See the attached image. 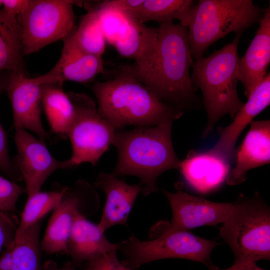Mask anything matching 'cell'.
Instances as JSON below:
<instances>
[{
    "instance_id": "obj_9",
    "label": "cell",
    "mask_w": 270,
    "mask_h": 270,
    "mask_svg": "<svg viewBox=\"0 0 270 270\" xmlns=\"http://www.w3.org/2000/svg\"><path fill=\"white\" fill-rule=\"evenodd\" d=\"M74 110V116L68 134L72 146L68 168L82 163L95 166L110 146L116 130L98 112L94 100L84 93H68Z\"/></svg>"
},
{
    "instance_id": "obj_18",
    "label": "cell",
    "mask_w": 270,
    "mask_h": 270,
    "mask_svg": "<svg viewBox=\"0 0 270 270\" xmlns=\"http://www.w3.org/2000/svg\"><path fill=\"white\" fill-rule=\"evenodd\" d=\"M260 26L246 53L240 58L238 79L247 98L266 74L270 62V6L266 9Z\"/></svg>"
},
{
    "instance_id": "obj_19",
    "label": "cell",
    "mask_w": 270,
    "mask_h": 270,
    "mask_svg": "<svg viewBox=\"0 0 270 270\" xmlns=\"http://www.w3.org/2000/svg\"><path fill=\"white\" fill-rule=\"evenodd\" d=\"M188 184L195 190L206 192L218 187L226 180L230 162L209 153L190 151L178 169Z\"/></svg>"
},
{
    "instance_id": "obj_1",
    "label": "cell",
    "mask_w": 270,
    "mask_h": 270,
    "mask_svg": "<svg viewBox=\"0 0 270 270\" xmlns=\"http://www.w3.org/2000/svg\"><path fill=\"white\" fill-rule=\"evenodd\" d=\"M157 45L152 56L140 66H118L147 87L159 99L182 111L199 106L190 74L192 56L188 27L173 21L156 28Z\"/></svg>"
},
{
    "instance_id": "obj_37",
    "label": "cell",
    "mask_w": 270,
    "mask_h": 270,
    "mask_svg": "<svg viewBox=\"0 0 270 270\" xmlns=\"http://www.w3.org/2000/svg\"><path fill=\"white\" fill-rule=\"evenodd\" d=\"M2 6V0H0V7Z\"/></svg>"
},
{
    "instance_id": "obj_16",
    "label": "cell",
    "mask_w": 270,
    "mask_h": 270,
    "mask_svg": "<svg viewBox=\"0 0 270 270\" xmlns=\"http://www.w3.org/2000/svg\"><path fill=\"white\" fill-rule=\"evenodd\" d=\"M106 194V200L98 226L102 232L114 226H127L128 218L134 202L142 190L141 184H130L112 173L102 172L93 186Z\"/></svg>"
},
{
    "instance_id": "obj_13",
    "label": "cell",
    "mask_w": 270,
    "mask_h": 270,
    "mask_svg": "<svg viewBox=\"0 0 270 270\" xmlns=\"http://www.w3.org/2000/svg\"><path fill=\"white\" fill-rule=\"evenodd\" d=\"M43 84L28 77L26 72H12L6 91L12 105L14 128L30 130L45 142L49 134L41 120Z\"/></svg>"
},
{
    "instance_id": "obj_8",
    "label": "cell",
    "mask_w": 270,
    "mask_h": 270,
    "mask_svg": "<svg viewBox=\"0 0 270 270\" xmlns=\"http://www.w3.org/2000/svg\"><path fill=\"white\" fill-rule=\"evenodd\" d=\"M80 3L70 0H30L17 18L23 55L38 52L68 36L76 27L74 6Z\"/></svg>"
},
{
    "instance_id": "obj_28",
    "label": "cell",
    "mask_w": 270,
    "mask_h": 270,
    "mask_svg": "<svg viewBox=\"0 0 270 270\" xmlns=\"http://www.w3.org/2000/svg\"><path fill=\"white\" fill-rule=\"evenodd\" d=\"M96 10L106 42L114 46L128 28L132 16L126 12L99 4Z\"/></svg>"
},
{
    "instance_id": "obj_33",
    "label": "cell",
    "mask_w": 270,
    "mask_h": 270,
    "mask_svg": "<svg viewBox=\"0 0 270 270\" xmlns=\"http://www.w3.org/2000/svg\"><path fill=\"white\" fill-rule=\"evenodd\" d=\"M144 0H104L99 6L130 12L141 4Z\"/></svg>"
},
{
    "instance_id": "obj_22",
    "label": "cell",
    "mask_w": 270,
    "mask_h": 270,
    "mask_svg": "<svg viewBox=\"0 0 270 270\" xmlns=\"http://www.w3.org/2000/svg\"><path fill=\"white\" fill-rule=\"evenodd\" d=\"M156 45V28L147 26L132 16L128 28L114 46L120 56L133 60L132 64L140 66L152 56Z\"/></svg>"
},
{
    "instance_id": "obj_20",
    "label": "cell",
    "mask_w": 270,
    "mask_h": 270,
    "mask_svg": "<svg viewBox=\"0 0 270 270\" xmlns=\"http://www.w3.org/2000/svg\"><path fill=\"white\" fill-rule=\"evenodd\" d=\"M114 250L118 244L110 242L98 225L78 214L73 223L66 254L69 255L76 266Z\"/></svg>"
},
{
    "instance_id": "obj_31",
    "label": "cell",
    "mask_w": 270,
    "mask_h": 270,
    "mask_svg": "<svg viewBox=\"0 0 270 270\" xmlns=\"http://www.w3.org/2000/svg\"><path fill=\"white\" fill-rule=\"evenodd\" d=\"M18 223L10 212L0 210V255L14 241Z\"/></svg>"
},
{
    "instance_id": "obj_25",
    "label": "cell",
    "mask_w": 270,
    "mask_h": 270,
    "mask_svg": "<svg viewBox=\"0 0 270 270\" xmlns=\"http://www.w3.org/2000/svg\"><path fill=\"white\" fill-rule=\"evenodd\" d=\"M195 4L192 0H144L128 14L144 24L150 20L160 23L178 20L187 27Z\"/></svg>"
},
{
    "instance_id": "obj_23",
    "label": "cell",
    "mask_w": 270,
    "mask_h": 270,
    "mask_svg": "<svg viewBox=\"0 0 270 270\" xmlns=\"http://www.w3.org/2000/svg\"><path fill=\"white\" fill-rule=\"evenodd\" d=\"M42 106L51 131L63 138L68 134L74 116V110L60 82L42 84Z\"/></svg>"
},
{
    "instance_id": "obj_2",
    "label": "cell",
    "mask_w": 270,
    "mask_h": 270,
    "mask_svg": "<svg viewBox=\"0 0 270 270\" xmlns=\"http://www.w3.org/2000/svg\"><path fill=\"white\" fill-rule=\"evenodd\" d=\"M92 90L99 114L116 130L127 126H158L179 118L184 112L159 99L131 74L120 70Z\"/></svg>"
},
{
    "instance_id": "obj_34",
    "label": "cell",
    "mask_w": 270,
    "mask_h": 270,
    "mask_svg": "<svg viewBox=\"0 0 270 270\" xmlns=\"http://www.w3.org/2000/svg\"><path fill=\"white\" fill-rule=\"evenodd\" d=\"M3 10L14 16L22 14L28 6L30 0H2Z\"/></svg>"
},
{
    "instance_id": "obj_14",
    "label": "cell",
    "mask_w": 270,
    "mask_h": 270,
    "mask_svg": "<svg viewBox=\"0 0 270 270\" xmlns=\"http://www.w3.org/2000/svg\"><path fill=\"white\" fill-rule=\"evenodd\" d=\"M64 42L61 56L56 65L48 73L34 78L38 84L63 83L66 80L88 83L104 73L102 56L82 50L75 42L72 32Z\"/></svg>"
},
{
    "instance_id": "obj_4",
    "label": "cell",
    "mask_w": 270,
    "mask_h": 270,
    "mask_svg": "<svg viewBox=\"0 0 270 270\" xmlns=\"http://www.w3.org/2000/svg\"><path fill=\"white\" fill-rule=\"evenodd\" d=\"M209 56L196 60L191 78L194 85L202 92L208 122L202 138L208 136L224 116L234 118L244 103L240 98L237 84L240 58L238 44L242 34Z\"/></svg>"
},
{
    "instance_id": "obj_17",
    "label": "cell",
    "mask_w": 270,
    "mask_h": 270,
    "mask_svg": "<svg viewBox=\"0 0 270 270\" xmlns=\"http://www.w3.org/2000/svg\"><path fill=\"white\" fill-rule=\"evenodd\" d=\"M241 145L235 152L236 164L226 178L230 186L244 182L250 170L270 161V121L252 120Z\"/></svg>"
},
{
    "instance_id": "obj_35",
    "label": "cell",
    "mask_w": 270,
    "mask_h": 270,
    "mask_svg": "<svg viewBox=\"0 0 270 270\" xmlns=\"http://www.w3.org/2000/svg\"><path fill=\"white\" fill-rule=\"evenodd\" d=\"M206 266L210 270H266L258 266L256 262H234L230 267L226 269L220 268L212 262L208 264Z\"/></svg>"
},
{
    "instance_id": "obj_6",
    "label": "cell",
    "mask_w": 270,
    "mask_h": 270,
    "mask_svg": "<svg viewBox=\"0 0 270 270\" xmlns=\"http://www.w3.org/2000/svg\"><path fill=\"white\" fill-rule=\"evenodd\" d=\"M220 236L231 248L234 263L270 259V208L257 192L232 203L220 229Z\"/></svg>"
},
{
    "instance_id": "obj_7",
    "label": "cell",
    "mask_w": 270,
    "mask_h": 270,
    "mask_svg": "<svg viewBox=\"0 0 270 270\" xmlns=\"http://www.w3.org/2000/svg\"><path fill=\"white\" fill-rule=\"evenodd\" d=\"M153 240L141 241L134 236L118 244V250L124 256L122 262L135 270L150 262L166 258H182L200 262L206 266L211 263L210 254L216 246L214 240L196 236L187 230L157 232Z\"/></svg>"
},
{
    "instance_id": "obj_3",
    "label": "cell",
    "mask_w": 270,
    "mask_h": 270,
    "mask_svg": "<svg viewBox=\"0 0 270 270\" xmlns=\"http://www.w3.org/2000/svg\"><path fill=\"white\" fill-rule=\"evenodd\" d=\"M172 123L116 131L112 144L118 159L112 174L117 177L138 178L144 196L156 192L158 177L167 170L178 169L180 162L173 148Z\"/></svg>"
},
{
    "instance_id": "obj_15",
    "label": "cell",
    "mask_w": 270,
    "mask_h": 270,
    "mask_svg": "<svg viewBox=\"0 0 270 270\" xmlns=\"http://www.w3.org/2000/svg\"><path fill=\"white\" fill-rule=\"evenodd\" d=\"M270 104V74L266 73L248 100L236 113L232 122L218 130L220 135L215 145L207 151L231 162L235 154L236 142L243 130Z\"/></svg>"
},
{
    "instance_id": "obj_24",
    "label": "cell",
    "mask_w": 270,
    "mask_h": 270,
    "mask_svg": "<svg viewBox=\"0 0 270 270\" xmlns=\"http://www.w3.org/2000/svg\"><path fill=\"white\" fill-rule=\"evenodd\" d=\"M21 30L16 16L0 10V72L22 71Z\"/></svg>"
},
{
    "instance_id": "obj_26",
    "label": "cell",
    "mask_w": 270,
    "mask_h": 270,
    "mask_svg": "<svg viewBox=\"0 0 270 270\" xmlns=\"http://www.w3.org/2000/svg\"><path fill=\"white\" fill-rule=\"evenodd\" d=\"M65 186L48 192H40L28 198L21 214L14 239L19 238L28 228L35 224L60 203Z\"/></svg>"
},
{
    "instance_id": "obj_10",
    "label": "cell",
    "mask_w": 270,
    "mask_h": 270,
    "mask_svg": "<svg viewBox=\"0 0 270 270\" xmlns=\"http://www.w3.org/2000/svg\"><path fill=\"white\" fill-rule=\"evenodd\" d=\"M98 204L95 188L85 180H78L72 187L66 186L60 203L52 210L40 242L42 251L49 254H66L76 216L78 214L86 217L92 214Z\"/></svg>"
},
{
    "instance_id": "obj_32",
    "label": "cell",
    "mask_w": 270,
    "mask_h": 270,
    "mask_svg": "<svg viewBox=\"0 0 270 270\" xmlns=\"http://www.w3.org/2000/svg\"><path fill=\"white\" fill-rule=\"evenodd\" d=\"M118 250H114L93 258L86 263L88 270H132L120 262Z\"/></svg>"
},
{
    "instance_id": "obj_5",
    "label": "cell",
    "mask_w": 270,
    "mask_h": 270,
    "mask_svg": "<svg viewBox=\"0 0 270 270\" xmlns=\"http://www.w3.org/2000/svg\"><path fill=\"white\" fill-rule=\"evenodd\" d=\"M264 10L252 0H200L191 10L188 24L193 58L228 34H241L260 22Z\"/></svg>"
},
{
    "instance_id": "obj_27",
    "label": "cell",
    "mask_w": 270,
    "mask_h": 270,
    "mask_svg": "<svg viewBox=\"0 0 270 270\" xmlns=\"http://www.w3.org/2000/svg\"><path fill=\"white\" fill-rule=\"evenodd\" d=\"M72 34L77 45L86 52L99 56L104 53L106 40L96 8H88V12L83 16Z\"/></svg>"
},
{
    "instance_id": "obj_11",
    "label": "cell",
    "mask_w": 270,
    "mask_h": 270,
    "mask_svg": "<svg viewBox=\"0 0 270 270\" xmlns=\"http://www.w3.org/2000/svg\"><path fill=\"white\" fill-rule=\"evenodd\" d=\"M17 155L13 158L25 183L28 198L40 191L48 178L56 170L68 168L66 161L54 158L45 142L26 130L14 128Z\"/></svg>"
},
{
    "instance_id": "obj_12",
    "label": "cell",
    "mask_w": 270,
    "mask_h": 270,
    "mask_svg": "<svg viewBox=\"0 0 270 270\" xmlns=\"http://www.w3.org/2000/svg\"><path fill=\"white\" fill-rule=\"evenodd\" d=\"M172 211L171 222L160 228L166 230H187L203 226L222 224L232 203L216 202L178 190L170 192L162 190Z\"/></svg>"
},
{
    "instance_id": "obj_21",
    "label": "cell",
    "mask_w": 270,
    "mask_h": 270,
    "mask_svg": "<svg viewBox=\"0 0 270 270\" xmlns=\"http://www.w3.org/2000/svg\"><path fill=\"white\" fill-rule=\"evenodd\" d=\"M42 220L28 228L0 255V270H42L40 240Z\"/></svg>"
},
{
    "instance_id": "obj_30",
    "label": "cell",
    "mask_w": 270,
    "mask_h": 270,
    "mask_svg": "<svg viewBox=\"0 0 270 270\" xmlns=\"http://www.w3.org/2000/svg\"><path fill=\"white\" fill-rule=\"evenodd\" d=\"M24 193L25 187L0 176V210L8 212H16V202Z\"/></svg>"
},
{
    "instance_id": "obj_36",
    "label": "cell",
    "mask_w": 270,
    "mask_h": 270,
    "mask_svg": "<svg viewBox=\"0 0 270 270\" xmlns=\"http://www.w3.org/2000/svg\"><path fill=\"white\" fill-rule=\"evenodd\" d=\"M42 270H78L70 261L66 262L62 266L52 260H47L42 264ZM82 270H88L86 268Z\"/></svg>"
},
{
    "instance_id": "obj_29",
    "label": "cell",
    "mask_w": 270,
    "mask_h": 270,
    "mask_svg": "<svg viewBox=\"0 0 270 270\" xmlns=\"http://www.w3.org/2000/svg\"><path fill=\"white\" fill-rule=\"evenodd\" d=\"M11 77V71L0 72V94L6 91ZM0 171L16 182L23 180L22 176L8 151L7 134L0 123Z\"/></svg>"
}]
</instances>
